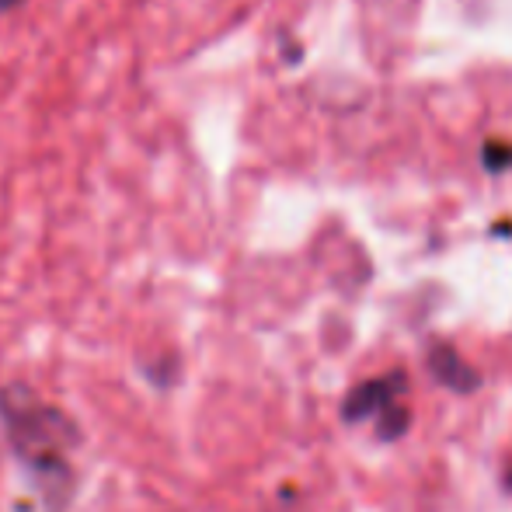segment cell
<instances>
[{
	"mask_svg": "<svg viewBox=\"0 0 512 512\" xmlns=\"http://www.w3.org/2000/svg\"><path fill=\"white\" fill-rule=\"evenodd\" d=\"M0 422L7 429V443L21 460L39 471H60L67 453L81 443L77 422L56 405L35 398L28 387H4L0 391Z\"/></svg>",
	"mask_w": 512,
	"mask_h": 512,
	"instance_id": "cell-1",
	"label": "cell"
},
{
	"mask_svg": "<svg viewBox=\"0 0 512 512\" xmlns=\"http://www.w3.org/2000/svg\"><path fill=\"white\" fill-rule=\"evenodd\" d=\"M0 7H4V0H0Z\"/></svg>",
	"mask_w": 512,
	"mask_h": 512,
	"instance_id": "cell-2",
	"label": "cell"
}]
</instances>
